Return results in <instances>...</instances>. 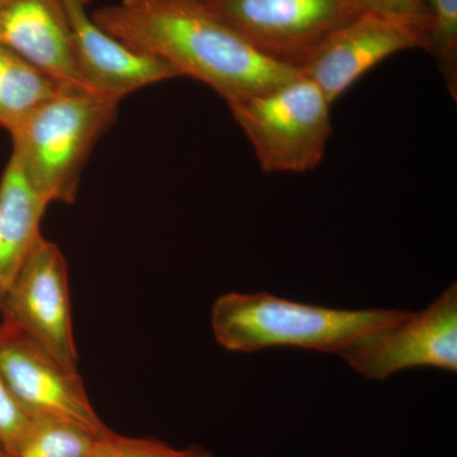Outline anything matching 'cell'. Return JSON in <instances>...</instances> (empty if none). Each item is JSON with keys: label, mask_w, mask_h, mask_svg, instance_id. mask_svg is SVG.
I'll use <instances>...</instances> for the list:
<instances>
[{"label": "cell", "mask_w": 457, "mask_h": 457, "mask_svg": "<svg viewBox=\"0 0 457 457\" xmlns=\"http://www.w3.org/2000/svg\"><path fill=\"white\" fill-rule=\"evenodd\" d=\"M354 371L385 380L408 369L457 371V286L450 285L420 312L369 333L343 354Z\"/></svg>", "instance_id": "cell-6"}, {"label": "cell", "mask_w": 457, "mask_h": 457, "mask_svg": "<svg viewBox=\"0 0 457 457\" xmlns=\"http://www.w3.org/2000/svg\"><path fill=\"white\" fill-rule=\"evenodd\" d=\"M13 155L0 179V303L41 239L47 207Z\"/></svg>", "instance_id": "cell-12"}, {"label": "cell", "mask_w": 457, "mask_h": 457, "mask_svg": "<svg viewBox=\"0 0 457 457\" xmlns=\"http://www.w3.org/2000/svg\"><path fill=\"white\" fill-rule=\"evenodd\" d=\"M69 90L74 89L0 45V126L5 130Z\"/></svg>", "instance_id": "cell-13"}, {"label": "cell", "mask_w": 457, "mask_h": 457, "mask_svg": "<svg viewBox=\"0 0 457 457\" xmlns=\"http://www.w3.org/2000/svg\"><path fill=\"white\" fill-rule=\"evenodd\" d=\"M119 102L69 90L29 113L13 130L12 155L47 204H74L84 165L116 119Z\"/></svg>", "instance_id": "cell-3"}, {"label": "cell", "mask_w": 457, "mask_h": 457, "mask_svg": "<svg viewBox=\"0 0 457 457\" xmlns=\"http://www.w3.org/2000/svg\"><path fill=\"white\" fill-rule=\"evenodd\" d=\"M0 375L9 393L29 418L71 420L106 435L78 370L62 365L44 345L22 329L0 323Z\"/></svg>", "instance_id": "cell-7"}, {"label": "cell", "mask_w": 457, "mask_h": 457, "mask_svg": "<svg viewBox=\"0 0 457 457\" xmlns=\"http://www.w3.org/2000/svg\"><path fill=\"white\" fill-rule=\"evenodd\" d=\"M427 2L428 0H359L365 12L408 20H426Z\"/></svg>", "instance_id": "cell-18"}, {"label": "cell", "mask_w": 457, "mask_h": 457, "mask_svg": "<svg viewBox=\"0 0 457 457\" xmlns=\"http://www.w3.org/2000/svg\"><path fill=\"white\" fill-rule=\"evenodd\" d=\"M330 102L300 71L275 88L228 104L266 173H305L326 155Z\"/></svg>", "instance_id": "cell-4"}, {"label": "cell", "mask_w": 457, "mask_h": 457, "mask_svg": "<svg viewBox=\"0 0 457 457\" xmlns=\"http://www.w3.org/2000/svg\"><path fill=\"white\" fill-rule=\"evenodd\" d=\"M89 457H213L201 446L176 449L154 438H132L113 431L101 441Z\"/></svg>", "instance_id": "cell-16"}, {"label": "cell", "mask_w": 457, "mask_h": 457, "mask_svg": "<svg viewBox=\"0 0 457 457\" xmlns=\"http://www.w3.org/2000/svg\"><path fill=\"white\" fill-rule=\"evenodd\" d=\"M408 312L395 309L338 311L273 296L221 295L212 326L225 350L253 353L267 348H303L343 356L369 333L390 326Z\"/></svg>", "instance_id": "cell-2"}, {"label": "cell", "mask_w": 457, "mask_h": 457, "mask_svg": "<svg viewBox=\"0 0 457 457\" xmlns=\"http://www.w3.org/2000/svg\"><path fill=\"white\" fill-rule=\"evenodd\" d=\"M68 264L42 237L0 303V315L44 345L62 365L78 370Z\"/></svg>", "instance_id": "cell-8"}, {"label": "cell", "mask_w": 457, "mask_h": 457, "mask_svg": "<svg viewBox=\"0 0 457 457\" xmlns=\"http://www.w3.org/2000/svg\"><path fill=\"white\" fill-rule=\"evenodd\" d=\"M437 62L447 88L456 99L457 0L427 2V47Z\"/></svg>", "instance_id": "cell-15"}, {"label": "cell", "mask_w": 457, "mask_h": 457, "mask_svg": "<svg viewBox=\"0 0 457 457\" xmlns=\"http://www.w3.org/2000/svg\"><path fill=\"white\" fill-rule=\"evenodd\" d=\"M122 2H144V0H122Z\"/></svg>", "instance_id": "cell-20"}, {"label": "cell", "mask_w": 457, "mask_h": 457, "mask_svg": "<svg viewBox=\"0 0 457 457\" xmlns=\"http://www.w3.org/2000/svg\"><path fill=\"white\" fill-rule=\"evenodd\" d=\"M0 45L80 92H90L75 62L62 0H0Z\"/></svg>", "instance_id": "cell-11"}, {"label": "cell", "mask_w": 457, "mask_h": 457, "mask_svg": "<svg viewBox=\"0 0 457 457\" xmlns=\"http://www.w3.org/2000/svg\"><path fill=\"white\" fill-rule=\"evenodd\" d=\"M264 55L302 69L337 29L365 13L359 0H200Z\"/></svg>", "instance_id": "cell-5"}, {"label": "cell", "mask_w": 457, "mask_h": 457, "mask_svg": "<svg viewBox=\"0 0 457 457\" xmlns=\"http://www.w3.org/2000/svg\"><path fill=\"white\" fill-rule=\"evenodd\" d=\"M92 18L131 49L212 87L228 106L300 73L255 49L200 0L121 2L99 8Z\"/></svg>", "instance_id": "cell-1"}, {"label": "cell", "mask_w": 457, "mask_h": 457, "mask_svg": "<svg viewBox=\"0 0 457 457\" xmlns=\"http://www.w3.org/2000/svg\"><path fill=\"white\" fill-rule=\"evenodd\" d=\"M32 418L17 404L0 375V449L9 456L16 453L31 426Z\"/></svg>", "instance_id": "cell-17"}, {"label": "cell", "mask_w": 457, "mask_h": 457, "mask_svg": "<svg viewBox=\"0 0 457 457\" xmlns=\"http://www.w3.org/2000/svg\"><path fill=\"white\" fill-rule=\"evenodd\" d=\"M110 433L102 435L59 418H32L29 432L11 457H89Z\"/></svg>", "instance_id": "cell-14"}, {"label": "cell", "mask_w": 457, "mask_h": 457, "mask_svg": "<svg viewBox=\"0 0 457 457\" xmlns=\"http://www.w3.org/2000/svg\"><path fill=\"white\" fill-rule=\"evenodd\" d=\"M73 38L75 62L90 92L120 102L150 84L179 78L159 57L131 49L87 13L88 0H62Z\"/></svg>", "instance_id": "cell-10"}, {"label": "cell", "mask_w": 457, "mask_h": 457, "mask_svg": "<svg viewBox=\"0 0 457 457\" xmlns=\"http://www.w3.org/2000/svg\"><path fill=\"white\" fill-rule=\"evenodd\" d=\"M417 47H427V18L408 20L365 12L329 36L300 71L333 104L385 59Z\"/></svg>", "instance_id": "cell-9"}, {"label": "cell", "mask_w": 457, "mask_h": 457, "mask_svg": "<svg viewBox=\"0 0 457 457\" xmlns=\"http://www.w3.org/2000/svg\"><path fill=\"white\" fill-rule=\"evenodd\" d=\"M0 457H11L8 455L7 453H5V451H3L2 449H0Z\"/></svg>", "instance_id": "cell-19"}]
</instances>
